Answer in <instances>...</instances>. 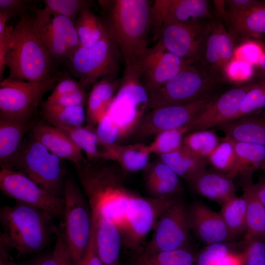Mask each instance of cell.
<instances>
[{
  "instance_id": "44dd1931",
  "label": "cell",
  "mask_w": 265,
  "mask_h": 265,
  "mask_svg": "<svg viewBox=\"0 0 265 265\" xmlns=\"http://www.w3.org/2000/svg\"><path fill=\"white\" fill-rule=\"evenodd\" d=\"M142 171L149 197L167 199L181 198L183 187L181 178L159 159L150 162Z\"/></svg>"
},
{
  "instance_id": "9a60e30c",
  "label": "cell",
  "mask_w": 265,
  "mask_h": 265,
  "mask_svg": "<svg viewBox=\"0 0 265 265\" xmlns=\"http://www.w3.org/2000/svg\"><path fill=\"white\" fill-rule=\"evenodd\" d=\"M215 97L150 110L144 115L131 136L136 140L144 139L164 130L187 126Z\"/></svg>"
},
{
  "instance_id": "7402d4cb",
  "label": "cell",
  "mask_w": 265,
  "mask_h": 265,
  "mask_svg": "<svg viewBox=\"0 0 265 265\" xmlns=\"http://www.w3.org/2000/svg\"><path fill=\"white\" fill-rule=\"evenodd\" d=\"M224 19L228 32L235 43L252 37L265 35V1L261 2L250 10L240 13L226 11Z\"/></svg>"
},
{
  "instance_id": "603a6c76",
  "label": "cell",
  "mask_w": 265,
  "mask_h": 265,
  "mask_svg": "<svg viewBox=\"0 0 265 265\" xmlns=\"http://www.w3.org/2000/svg\"><path fill=\"white\" fill-rule=\"evenodd\" d=\"M95 228L97 250L103 265H120V251L123 246L119 227L111 220L92 214Z\"/></svg>"
},
{
  "instance_id": "6da1fadb",
  "label": "cell",
  "mask_w": 265,
  "mask_h": 265,
  "mask_svg": "<svg viewBox=\"0 0 265 265\" xmlns=\"http://www.w3.org/2000/svg\"><path fill=\"white\" fill-rule=\"evenodd\" d=\"M76 168L92 214L109 219L120 228L136 194L126 186L124 172L115 162L103 159L88 160Z\"/></svg>"
},
{
  "instance_id": "f907efd6",
  "label": "cell",
  "mask_w": 265,
  "mask_h": 265,
  "mask_svg": "<svg viewBox=\"0 0 265 265\" xmlns=\"http://www.w3.org/2000/svg\"><path fill=\"white\" fill-rule=\"evenodd\" d=\"M84 89L79 80L67 71L61 72L52 93L48 98H54Z\"/></svg>"
},
{
  "instance_id": "d6a6232c",
  "label": "cell",
  "mask_w": 265,
  "mask_h": 265,
  "mask_svg": "<svg viewBox=\"0 0 265 265\" xmlns=\"http://www.w3.org/2000/svg\"><path fill=\"white\" fill-rule=\"evenodd\" d=\"M229 139L238 157L235 178L239 175L250 176L254 170L265 169V146Z\"/></svg>"
},
{
  "instance_id": "4dcf8cb0",
  "label": "cell",
  "mask_w": 265,
  "mask_h": 265,
  "mask_svg": "<svg viewBox=\"0 0 265 265\" xmlns=\"http://www.w3.org/2000/svg\"><path fill=\"white\" fill-rule=\"evenodd\" d=\"M128 265H196V255L189 248L148 253L133 252Z\"/></svg>"
},
{
  "instance_id": "cb8c5ba5",
  "label": "cell",
  "mask_w": 265,
  "mask_h": 265,
  "mask_svg": "<svg viewBox=\"0 0 265 265\" xmlns=\"http://www.w3.org/2000/svg\"><path fill=\"white\" fill-rule=\"evenodd\" d=\"M188 184L198 194L221 206L237 196L233 179L213 169H206Z\"/></svg>"
},
{
  "instance_id": "8fae6325",
  "label": "cell",
  "mask_w": 265,
  "mask_h": 265,
  "mask_svg": "<svg viewBox=\"0 0 265 265\" xmlns=\"http://www.w3.org/2000/svg\"><path fill=\"white\" fill-rule=\"evenodd\" d=\"M180 198H155L136 193L129 204L120 228L123 246L133 252L141 250L159 217Z\"/></svg>"
},
{
  "instance_id": "d4e9b609",
  "label": "cell",
  "mask_w": 265,
  "mask_h": 265,
  "mask_svg": "<svg viewBox=\"0 0 265 265\" xmlns=\"http://www.w3.org/2000/svg\"><path fill=\"white\" fill-rule=\"evenodd\" d=\"M34 124L25 121L0 118V165L13 169L26 133Z\"/></svg>"
},
{
  "instance_id": "816d5d0a",
  "label": "cell",
  "mask_w": 265,
  "mask_h": 265,
  "mask_svg": "<svg viewBox=\"0 0 265 265\" xmlns=\"http://www.w3.org/2000/svg\"><path fill=\"white\" fill-rule=\"evenodd\" d=\"M34 0H0V11L7 13L11 18L33 11L37 7Z\"/></svg>"
},
{
  "instance_id": "7bdbcfd3",
  "label": "cell",
  "mask_w": 265,
  "mask_h": 265,
  "mask_svg": "<svg viewBox=\"0 0 265 265\" xmlns=\"http://www.w3.org/2000/svg\"><path fill=\"white\" fill-rule=\"evenodd\" d=\"M51 23L64 42L70 57L80 46L75 22L67 17L54 16H51Z\"/></svg>"
},
{
  "instance_id": "ab89813d",
  "label": "cell",
  "mask_w": 265,
  "mask_h": 265,
  "mask_svg": "<svg viewBox=\"0 0 265 265\" xmlns=\"http://www.w3.org/2000/svg\"><path fill=\"white\" fill-rule=\"evenodd\" d=\"M188 132L187 126L159 132L148 144L151 153L160 156L178 150L182 146L184 137Z\"/></svg>"
},
{
  "instance_id": "8992f818",
  "label": "cell",
  "mask_w": 265,
  "mask_h": 265,
  "mask_svg": "<svg viewBox=\"0 0 265 265\" xmlns=\"http://www.w3.org/2000/svg\"><path fill=\"white\" fill-rule=\"evenodd\" d=\"M219 85V79L205 69L188 65L174 78L148 93L149 109L215 97Z\"/></svg>"
},
{
  "instance_id": "b9f144b4",
  "label": "cell",
  "mask_w": 265,
  "mask_h": 265,
  "mask_svg": "<svg viewBox=\"0 0 265 265\" xmlns=\"http://www.w3.org/2000/svg\"><path fill=\"white\" fill-rule=\"evenodd\" d=\"M265 107V80L255 82L243 98L235 119L255 113Z\"/></svg>"
},
{
  "instance_id": "ba28073f",
  "label": "cell",
  "mask_w": 265,
  "mask_h": 265,
  "mask_svg": "<svg viewBox=\"0 0 265 265\" xmlns=\"http://www.w3.org/2000/svg\"><path fill=\"white\" fill-rule=\"evenodd\" d=\"M60 159L30 137L23 141L12 170L22 172L50 193L63 197L66 177Z\"/></svg>"
},
{
  "instance_id": "db71d44e",
  "label": "cell",
  "mask_w": 265,
  "mask_h": 265,
  "mask_svg": "<svg viewBox=\"0 0 265 265\" xmlns=\"http://www.w3.org/2000/svg\"><path fill=\"white\" fill-rule=\"evenodd\" d=\"M248 63L238 60H232L226 67L224 72L232 81H242L247 80L251 74Z\"/></svg>"
},
{
  "instance_id": "91938a15",
  "label": "cell",
  "mask_w": 265,
  "mask_h": 265,
  "mask_svg": "<svg viewBox=\"0 0 265 265\" xmlns=\"http://www.w3.org/2000/svg\"><path fill=\"white\" fill-rule=\"evenodd\" d=\"M255 65V72L260 81L265 80V53L261 55Z\"/></svg>"
},
{
  "instance_id": "be15d7a7",
  "label": "cell",
  "mask_w": 265,
  "mask_h": 265,
  "mask_svg": "<svg viewBox=\"0 0 265 265\" xmlns=\"http://www.w3.org/2000/svg\"><path fill=\"white\" fill-rule=\"evenodd\" d=\"M11 19L10 16L6 13L0 11V34H2L5 30L7 22Z\"/></svg>"
},
{
  "instance_id": "3957f363",
  "label": "cell",
  "mask_w": 265,
  "mask_h": 265,
  "mask_svg": "<svg viewBox=\"0 0 265 265\" xmlns=\"http://www.w3.org/2000/svg\"><path fill=\"white\" fill-rule=\"evenodd\" d=\"M50 213L17 203L0 209V246L15 250L18 256L42 251L56 231Z\"/></svg>"
},
{
  "instance_id": "7a4b0ae2",
  "label": "cell",
  "mask_w": 265,
  "mask_h": 265,
  "mask_svg": "<svg viewBox=\"0 0 265 265\" xmlns=\"http://www.w3.org/2000/svg\"><path fill=\"white\" fill-rule=\"evenodd\" d=\"M98 3L107 35L118 48L126 66L134 65L148 48L151 1L101 0Z\"/></svg>"
},
{
  "instance_id": "5bb4252c",
  "label": "cell",
  "mask_w": 265,
  "mask_h": 265,
  "mask_svg": "<svg viewBox=\"0 0 265 265\" xmlns=\"http://www.w3.org/2000/svg\"><path fill=\"white\" fill-rule=\"evenodd\" d=\"M211 23H169L164 24L159 39L165 49L189 64L204 58Z\"/></svg>"
},
{
  "instance_id": "52a82bcc",
  "label": "cell",
  "mask_w": 265,
  "mask_h": 265,
  "mask_svg": "<svg viewBox=\"0 0 265 265\" xmlns=\"http://www.w3.org/2000/svg\"><path fill=\"white\" fill-rule=\"evenodd\" d=\"M120 52L106 34L89 46H80L67 61L69 71L85 89L103 78L117 79Z\"/></svg>"
},
{
  "instance_id": "4316f807",
  "label": "cell",
  "mask_w": 265,
  "mask_h": 265,
  "mask_svg": "<svg viewBox=\"0 0 265 265\" xmlns=\"http://www.w3.org/2000/svg\"><path fill=\"white\" fill-rule=\"evenodd\" d=\"M216 129L232 140L265 146V115L256 113L230 121Z\"/></svg>"
},
{
  "instance_id": "f5cc1de1",
  "label": "cell",
  "mask_w": 265,
  "mask_h": 265,
  "mask_svg": "<svg viewBox=\"0 0 265 265\" xmlns=\"http://www.w3.org/2000/svg\"><path fill=\"white\" fill-rule=\"evenodd\" d=\"M88 96L84 89L54 98H47L46 103L63 106H83L87 104Z\"/></svg>"
},
{
  "instance_id": "6125c7cd",
  "label": "cell",
  "mask_w": 265,
  "mask_h": 265,
  "mask_svg": "<svg viewBox=\"0 0 265 265\" xmlns=\"http://www.w3.org/2000/svg\"><path fill=\"white\" fill-rule=\"evenodd\" d=\"M252 187L256 195L265 207V182H261L252 184Z\"/></svg>"
},
{
  "instance_id": "30bf717a",
  "label": "cell",
  "mask_w": 265,
  "mask_h": 265,
  "mask_svg": "<svg viewBox=\"0 0 265 265\" xmlns=\"http://www.w3.org/2000/svg\"><path fill=\"white\" fill-rule=\"evenodd\" d=\"M149 109V93L133 66H126L120 87L107 112L122 139L131 136Z\"/></svg>"
},
{
  "instance_id": "f35d334b",
  "label": "cell",
  "mask_w": 265,
  "mask_h": 265,
  "mask_svg": "<svg viewBox=\"0 0 265 265\" xmlns=\"http://www.w3.org/2000/svg\"><path fill=\"white\" fill-rule=\"evenodd\" d=\"M220 142L219 137L212 129L191 132L184 137L183 146L191 153L206 160Z\"/></svg>"
},
{
  "instance_id": "2e32d148",
  "label": "cell",
  "mask_w": 265,
  "mask_h": 265,
  "mask_svg": "<svg viewBox=\"0 0 265 265\" xmlns=\"http://www.w3.org/2000/svg\"><path fill=\"white\" fill-rule=\"evenodd\" d=\"M188 65L166 50L158 40L154 46L148 47L133 66L140 82L149 93L174 78Z\"/></svg>"
},
{
  "instance_id": "74e56055",
  "label": "cell",
  "mask_w": 265,
  "mask_h": 265,
  "mask_svg": "<svg viewBox=\"0 0 265 265\" xmlns=\"http://www.w3.org/2000/svg\"><path fill=\"white\" fill-rule=\"evenodd\" d=\"M212 169L234 179L238 164V157L233 144L226 137L220 142L207 159Z\"/></svg>"
},
{
  "instance_id": "ac0fdd59",
  "label": "cell",
  "mask_w": 265,
  "mask_h": 265,
  "mask_svg": "<svg viewBox=\"0 0 265 265\" xmlns=\"http://www.w3.org/2000/svg\"><path fill=\"white\" fill-rule=\"evenodd\" d=\"M211 18L210 2L206 0H156L151 7V28L157 40L166 23L202 21Z\"/></svg>"
},
{
  "instance_id": "e7e4bbea",
  "label": "cell",
  "mask_w": 265,
  "mask_h": 265,
  "mask_svg": "<svg viewBox=\"0 0 265 265\" xmlns=\"http://www.w3.org/2000/svg\"><path fill=\"white\" fill-rule=\"evenodd\" d=\"M63 265H73L68 249L64 256Z\"/></svg>"
},
{
  "instance_id": "d590c367",
  "label": "cell",
  "mask_w": 265,
  "mask_h": 265,
  "mask_svg": "<svg viewBox=\"0 0 265 265\" xmlns=\"http://www.w3.org/2000/svg\"><path fill=\"white\" fill-rule=\"evenodd\" d=\"M44 120L50 124H58L69 127L84 126L86 121L84 106H63L42 101L40 105Z\"/></svg>"
},
{
  "instance_id": "f546056e",
  "label": "cell",
  "mask_w": 265,
  "mask_h": 265,
  "mask_svg": "<svg viewBox=\"0 0 265 265\" xmlns=\"http://www.w3.org/2000/svg\"><path fill=\"white\" fill-rule=\"evenodd\" d=\"M159 157L161 161L188 183L205 171L208 164L206 160L194 155L183 145L174 152Z\"/></svg>"
},
{
  "instance_id": "11a10c76",
  "label": "cell",
  "mask_w": 265,
  "mask_h": 265,
  "mask_svg": "<svg viewBox=\"0 0 265 265\" xmlns=\"http://www.w3.org/2000/svg\"><path fill=\"white\" fill-rule=\"evenodd\" d=\"M14 26H8L5 31L0 34V80H3L6 57L10 47Z\"/></svg>"
},
{
  "instance_id": "277c9868",
  "label": "cell",
  "mask_w": 265,
  "mask_h": 265,
  "mask_svg": "<svg viewBox=\"0 0 265 265\" xmlns=\"http://www.w3.org/2000/svg\"><path fill=\"white\" fill-rule=\"evenodd\" d=\"M34 10L21 16L14 26L6 60L8 77L28 82L47 80L58 72L36 27Z\"/></svg>"
},
{
  "instance_id": "7dc6e473",
  "label": "cell",
  "mask_w": 265,
  "mask_h": 265,
  "mask_svg": "<svg viewBox=\"0 0 265 265\" xmlns=\"http://www.w3.org/2000/svg\"><path fill=\"white\" fill-rule=\"evenodd\" d=\"M67 250L62 234H58L53 251L47 255L34 258L20 265H63V258Z\"/></svg>"
},
{
  "instance_id": "9f6ffc18",
  "label": "cell",
  "mask_w": 265,
  "mask_h": 265,
  "mask_svg": "<svg viewBox=\"0 0 265 265\" xmlns=\"http://www.w3.org/2000/svg\"><path fill=\"white\" fill-rule=\"evenodd\" d=\"M92 222V229L89 243L80 265H103L97 250L95 225L93 221Z\"/></svg>"
},
{
  "instance_id": "484cf974",
  "label": "cell",
  "mask_w": 265,
  "mask_h": 265,
  "mask_svg": "<svg viewBox=\"0 0 265 265\" xmlns=\"http://www.w3.org/2000/svg\"><path fill=\"white\" fill-rule=\"evenodd\" d=\"M151 154L148 145L142 143L116 144L104 147L100 159L115 162L124 172L132 173L142 171L147 166Z\"/></svg>"
},
{
  "instance_id": "d6986e66",
  "label": "cell",
  "mask_w": 265,
  "mask_h": 265,
  "mask_svg": "<svg viewBox=\"0 0 265 265\" xmlns=\"http://www.w3.org/2000/svg\"><path fill=\"white\" fill-rule=\"evenodd\" d=\"M186 211L190 231L202 242L208 245L232 239L219 212L201 202L190 204Z\"/></svg>"
},
{
  "instance_id": "e575fe53",
  "label": "cell",
  "mask_w": 265,
  "mask_h": 265,
  "mask_svg": "<svg viewBox=\"0 0 265 265\" xmlns=\"http://www.w3.org/2000/svg\"><path fill=\"white\" fill-rule=\"evenodd\" d=\"M65 133L83 151L88 159H100L103 147L101 144L95 128L87 125L69 127L58 124H51Z\"/></svg>"
},
{
  "instance_id": "8d00e7d4",
  "label": "cell",
  "mask_w": 265,
  "mask_h": 265,
  "mask_svg": "<svg viewBox=\"0 0 265 265\" xmlns=\"http://www.w3.org/2000/svg\"><path fill=\"white\" fill-rule=\"evenodd\" d=\"M247 200L242 194L236 196L221 206L219 212L232 239L245 234L246 228Z\"/></svg>"
},
{
  "instance_id": "ffe728a7",
  "label": "cell",
  "mask_w": 265,
  "mask_h": 265,
  "mask_svg": "<svg viewBox=\"0 0 265 265\" xmlns=\"http://www.w3.org/2000/svg\"><path fill=\"white\" fill-rule=\"evenodd\" d=\"M30 137L61 159L72 162L76 168L86 163L82 150L63 132L49 123L40 121L30 129Z\"/></svg>"
},
{
  "instance_id": "03108f58",
  "label": "cell",
  "mask_w": 265,
  "mask_h": 265,
  "mask_svg": "<svg viewBox=\"0 0 265 265\" xmlns=\"http://www.w3.org/2000/svg\"><path fill=\"white\" fill-rule=\"evenodd\" d=\"M264 37H265V35H264Z\"/></svg>"
},
{
  "instance_id": "60d3db41",
  "label": "cell",
  "mask_w": 265,
  "mask_h": 265,
  "mask_svg": "<svg viewBox=\"0 0 265 265\" xmlns=\"http://www.w3.org/2000/svg\"><path fill=\"white\" fill-rule=\"evenodd\" d=\"M44 11L51 16H63L75 22L79 14L85 8L92 7L90 0H44Z\"/></svg>"
},
{
  "instance_id": "1f68e13d",
  "label": "cell",
  "mask_w": 265,
  "mask_h": 265,
  "mask_svg": "<svg viewBox=\"0 0 265 265\" xmlns=\"http://www.w3.org/2000/svg\"><path fill=\"white\" fill-rule=\"evenodd\" d=\"M247 200L246 228L244 239L265 237V207L255 193L250 182L243 186Z\"/></svg>"
},
{
  "instance_id": "680465c9",
  "label": "cell",
  "mask_w": 265,
  "mask_h": 265,
  "mask_svg": "<svg viewBox=\"0 0 265 265\" xmlns=\"http://www.w3.org/2000/svg\"><path fill=\"white\" fill-rule=\"evenodd\" d=\"M212 265H244L242 254L230 251Z\"/></svg>"
},
{
  "instance_id": "4fadbf2b",
  "label": "cell",
  "mask_w": 265,
  "mask_h": 265,
  "mask_svg": "<svg viewBox=\"0 0 265 265\" xmlns=\"http://www.w3.org/2000/svg\"><path fill=\"white\" fill-rule=\"evenodd\" d=\"M153 230L152 238L142 250L155 253L189 248L190 229L186 206L182 198L161 213Z\"/></svg>"
},
{
  "instance_id": "f1b7e54d",
  "label": "cell",
  "mask_w": 265,
  "mask_h": 265,
  "mask_svg": "<svg viewBox=\"0 0 265 265\" xmlns=\"http://www.w3.org/2000/svg\"><path fill=\"white\" fill-rule=\"evenodd\" d=\"M36 27L52 61L58 70L59 66L67 61L69 53L67 47L51 23V16L43 8L36 7L33 11Z\"/></svg>"
},
{
  "instance_id": "f6af8a7d",
  "label": "cell",
  "mask_w": 265,
  "mask_h": 265,
  "mask_svg": "<svg viewBox=\"0 0 265 265\" xmlns=\"http://www.w3.org/2000/svg\"><path fill=\"white\" fill-rule=\"evenodd\" d=\"M95 131L99 141L103 147L118 144L122 139L120 132L106 114L97 124Z\"/></svg>"
},
{
  "instance_id": "83f0119b",
  "label": "cell",
  "mask_w": 265,
  "mask_h": 265,
  "mask_svg": "<svg viewBox=\"0 0 265 265\" xmlns=\"http://www.w3.org/2000/svg\"><path fill=\"white\" fill-rule=\"evenodd\" d=\"M120 83L121 80L106 78L93 85L86 104L87 125L96 127L100 120L106 114Z\"/></svg>"
},
{
  "instance_id": "9c48e42d",
  "label": "cell",
  "mask_w": 265,
  "mask_h": 265,
  "mask_svg": "<svg viewBox=\"0 0 265 265\" xmlns=\"http://www.w3.org/2000/svg\"><path fill=\"white\" fill-rule=\"evenodd\" d=\"M61 72L38 82H28L8 77L0 82V118L31 121L43 96L53 90Z\"/></svg>"
},
{
  "instance_id": "681fc988",
  "label": "cell",
  "mask_w": 265,
  "mask_h": 265,
  "mask_svg": "<svg viewBox=\"0 0 265 265\" xmlns=\"http://www.w3.org/2000/svg\"><path fill=\"white\" fill-rule=\"evenodd\" d=\"M219 47L221 68L224 72L226 67L233 60L235 49L232 37L221 21L219 27Z\"/></svg>"
},
{
  "instance_id": "e0dca14e",
  "label": "cell",
  "mask_w": 265,
  "mask_h": 265,
  "mask_svg": "<svg viewBox=\"0 0 265 265\" xmlns=\"http://www.w3.org/2000/svg\"><path fill=\"white\" fill-rule=\"evenodd\" d=\"M254 83L237 86L211 100L187 126L189 132L215 128L234 120L243 98Z\"/></svg>"
},
{
  "instance_id": "ee69618b",
  "label": "cell",
  "mask_w": 265,
  "mask_h": 265,
  "mask_svg": "<svg viewBox=\"0 0 265 265\" xmlns=\"http://www.w3.org/2000/svg\"><path fill=\"white\" fill-rule=\"evenodd\" d=\"M220 21L211 23L203 59L211 68L221 70L219 47V27Z\"/></svg>"
},
{
  "instance_id": "7c38bea8",
  "label": "cell",
  "mask_w": 265,
  "mask_h": 265,
  "mask_svg": "<svg viewBox=\"0 0 265 265\" xmlns=\"http://www.w3.org/2000/svg\"><path fill=\"white\" fill-rule=\"evenodd\" d=\"M0 189L3 195L17 203L45 211L62 219L64 198L50 193L22 172L1 168Z\"/></svg>"
},
{
  "instance_id": "6f0895ef",
  "label": "cell",
  "mask_w": 265,
  "mask_h": 265,
  "mask_svg": "<svg viewBox=\"0 0 265 265\" xmlns=\"http://www.w3.org/2000/svg\"><path fill=\"white\" fill-rule=\"evenodd\" d=\"M261 1L257 0H224L226 11L231 13H240L247 11L258 4Z\"/></svg>"
},
{
  "instance_id": "836d02e7",
  "label": "cell",
  "mask_w": 265,
  "mask_h": 265,
  "mask_svg": "<svg viewBox=\"0 0 265 265\" xmlns=\"http://www.w3.org/2000/svg\"><path fill=\"white\" fill-rule=\"evenodd\" d=\"M75 25L80 46L93 45L106 34L101 17L95 14L91 7L85 8L80 12Z\"/></svg>"
},
{
  "instance_id": "94428289",
  "label": "cell",
  "mask_w": 265,
  "mask_h": 265,
  "mask_svg": "<svg viewBox=\"0 0 265 265\" xmlns=\"http://www.w3.org/2000/svg\"><path fill=\"white\" fill-rule=\"evenodd\" d=\"M0 265H20L16 263L7 252V249L0 246Z\"/></svg>"
},
{
  "instance_id": "5b68a950",
  "label": "cell",
  "mask_w": 265,
  "mask_h": 265,
  "mask_svg": "<svg viewBox=\"0 0 265 265\" xmlns=\"http://www.w3.org/2000/svg\"><path fill=\"white\" fill-rule=\"evenodd\" d=\"M63 198L61 233L73 265H80L90 239L92 211L83 192L72 177L65 179Z\"/></svg>"
},
{
  "instance_id": "c3c4849f",
  "label": "cell",
  "mask_w": 265,
  "mask_h": 265,
  "mask_svg": "<svg viewBox=\"0 0 265 265\" xmlns=\"http://www.w3.org/2000/svg\"><path fill=\"white\" fill-rule=\"evenodd\" d=\"M230 251L225 242L208 244L196 255V265H212Z\"/></svg>"
},
{
  "instance_id": "bcb514c9",
  "label": "cell",
  "mask_w": 265,
  "mask_h": 265,
  "mask_svg": "<svg viewBox=\"0 0 265 265\" xmlns=\"http://www.w3.org/2000/svg\"><path fill=\"white\" fill-rule=\"evenodd\" d=\"M265 237L253 238L245 242L242 252L244 265H265Z\"/></svg>"
}]
</instances>
